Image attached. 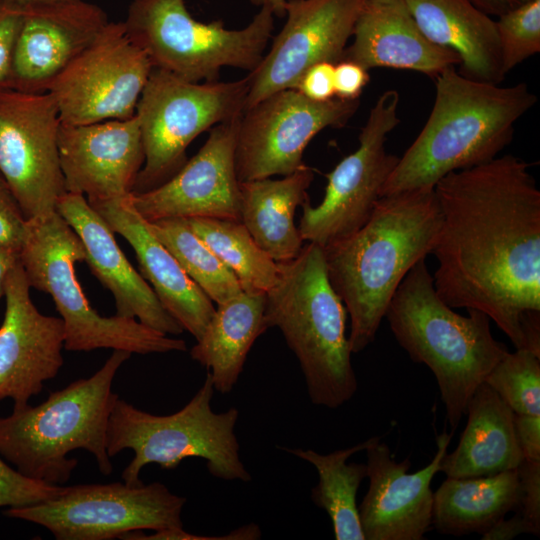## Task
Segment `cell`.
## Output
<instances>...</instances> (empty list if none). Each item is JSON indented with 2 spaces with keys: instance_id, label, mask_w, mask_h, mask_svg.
Returning <instances> with one entry per match:
<instances>
[{
  "instance_id": "cell-1",
  "label": "cell",
  "mask_w": 540,
  "mask_h": 540,
  "mask_svg": "<svg viewBox=\"0 0 540 540\" xmlns=\"http://www.w3.org/2000/svg\"><path fill=\"white\" fill-rule=\"evenodd\" d=\"M434 189L438 295L454 309L484 312L516 349L540 355V191L530 164L497 156Z\"/></svg>"
},
{
  "instance_id": "cell-2",
  "label": "cell",
  "mask_w": 540,
  "mask_h": 540,
  "mask_svg": "<svg viewBox=\"0 0 540 540\" xmlns=\"http://www.w3.org/2000/svg\"><path fill=\"white\" fill-rule=\"evenodd\" d=\"M442 213L434 187L382 196L367 222L323 248L329 281L350 316L352 354L375 339L400 283L437 242Z\"/></svg>"
},
{
  "instance_id": "cell-3",
  "label": "cell",
  "mask_w": 540,
  "mask_h": 540,
  "mask_svg": "<svg viewBox=\"0 0 540 540\" xmlns=\"http://www.w3.org/2000/svg\"><path fill=\"white\" fill-rule=\"evenodd\" d=\"M429 117L384 183L381 197L434 187L447 174L499 156L515 125L536 103L526 83L511 86L478 81L455 66L435 78Z\"/></svg>"
},
{
  "instance_id": "cell-4",
  "label": "cell",
  "mask_w": 540,
  "mask_h": 540,
  "mask_svg": "<svg viewBox=\"0 0 540 540\" xmlns=\"http://www.w3.org/2000/svg\"><path fill=\"white\" fill-rule=\"evenodd\" d=\"M438 295L425 259L404 277L385 318L398 344L434 374L452 431L507 347L491 332V319L477 309L463 316Z\"/></svg>"
},
{
  "instance_id": "cell-5",
  "label": "cell",
  "mask_w": 540,
  "mask_h": 540,
  "mask_svg": "<svg viewBox=\"0 0 540 540\" xmlns=\"http://www.w3.org/2000/svg\"><path fill=\"white\" fill-rule=\"evenodd\" d=\"M266 293L265 320L296 356L310 401L337 409L358 387L346 335V308L327 274L323 248L308 242L292 260L278 262Z\"/></svg>"
},
{
  "instance_id": "cell-6",
  "label": "cell",
  "mask_w": 540,
  "mask_h": 540,
  "mask_svg": "<svg viewBox=\"0 0 540 540\" xmlns=\"http://www.w3.org/2000/svg\"><path fill=\"white\" fill-rule=\"evenodd\" d=\"M130 356L128 351L114 350L90 377L51 392L37 406L13 408L11 415L0 417V455L23 475L48 484L69 480L78 461L67 456L76 449L93 454L100 472L111 474L106 432L119 398L112 382Z\"/></svg>"
},
{
  "instance_id": "cell-7",
  "label": "cell",
  "mask_w": 540,
  "mask_h": 540,
  "mask_svg": "<svg viewBox=\"0 0 540 540\" xmlns=\"http://www.w3.org/2000/svg\"><path fill=\"white\" fill-rule=\"evenodd\" d=\"M215 389L210 373L190 401L170 415H154L117 399L112 408L106 451L113 457L131 449L134 457L122 472L125 484H143L140 473L148 464L174 469L186 458H202L209 473L221 480L249 482L235 434L239 411L216 413L211 408Z\"/></svg>"
},
{
  "instance_id": "cell-8",
  "label": "cell",
  "mask_w": 540,
  "mask_h": 540,
  "mask_svg": "<svg viewBox=\"0 0 540 540\" xmlns=\"http://www.w3.org/2000/svg\"><path fill=\"white\" fill-rule=\"evenodd\" d=\"M19 259L30 287L53 298L64 324L66 350L111 348L131 354L187 350L182 339L133 318L104 317L92 308L75 275V264L86 259L84 246L57 211L28 220Z\"/></svg>"
},
{
  "instance_id": "cell-9",
  "label": "cell",
  "mask_w": 540,
  "mask_h": 540,
  "mask_svg": "<svg viewBox=\"0 0 540 540\" xmlns=\"http://www.w3.org/2000/svg\"><path fill=\"white\" fill-rule=\"evenodd\" d=\"M186 0H133L124 21L153 67L190 82H215L220 70H254L272 36L274 15L267 8L242 29H227L222 20L193 18Z\"/></svg>"
},
{
  "instance_id": "cell-10",
  "label": "cell",
  "mask_w": 540,
  "mask_h": 540,
  "mask_svg": "<svg viewBox=\"0 0 540 540\" xmlns=\"http://www.w3.org/2000/svg\"><path fill=\"white\" fill-rule=\"evenodd\" d=\"M248 90L247 76L200 83L153 68L136 106L145 160L132 194L174 176L188 160L186 149L197 136L242 114Z\"/></svg>"
},
{
  "instance_id": "cell-11",
  "label": "cell",
  "mask_w": 540,
  "mask_h": 540,
  "mask_svg": "<svg viewBox=\"0 0 540 540\" xmlns=\"http://www.w3.org/2000/svg\"><path fill=\"white\" fill-rule=\"evenodd\" d=\"M185 503L160 482H114L68 486L54 498L4 514L43 526L58 540H110L144 529L183 528Z\"/></svg>"
},
{
  "instance_id": "cell-12",
  "label": "cell",
  "mask_w": 540,
  "mask_h": 540,
  "mask_svg": "<svg viewBox=\"0 0 540 540\" xmlns=\"http://www.w3.org/2000/svg\"><path fill=\"white\" fill-rule=\"evenodd\" d=\"M399 101L395 89L378 97L361 129L357 149L326 175L322 201L312 206L308 200L301 206L298 230L303 241L324 248L356 232L370 218L399 160L385 146L389 133L400 123Z\"/></svg>"
},
{
  "instance_id": "cell-13",
  "label": "cell",
  "mask_w": 540,
  "mask_h": 540,
  "mask_svg": "<svg viewBox=\"0 0 540 540\" xmlns=\"http://www.w3.org/2000/svg\"><path fill=\"white\" fill-rule=\"evenodd\" d=\"M124 22H108L49 86L62 124L80 125L133 117L153 70Z\"/></svg>"
},
{
  "instance_id": "cell-14",
  "label": "cell",
  "mask_w": 540,
  "mask_h": 540,
  "mask_svg": "<svg viewBox=\"0 0 540 540\" xmlns=\"http://www.w3.org/2000/svg\"><path fill=\"white\" fill-rule=\"evenodd\" d=\"M359 99L307 98L297 89L265 97L240 116L235 146L239 182L289 175L304 165L309 142L327 127H342L356 113Z\"/></svg>"
},
{
  "instance_id": "cell-15",
  "label": "cell",
  "mask_w": 540,
  "mask_h": 540,
  "mask_svg": "<svg viewBox=\"0 0 540 540\" xmlns=\"http://www.w3.org/2000/svg\"><path fill=\"white\" fill-rule=\"evenodd\" d=\"M60 125L48 92L0 90V174L28 220L54 213L66 192L58 150Z\"/></svg>"
},
{
  "instance_id": "cell-16",
  "label": "cell",
  "mask_w": 540,
  "mask_h": 540,
  "mask_svg": "<svg viewBox=\"0 0 540 540\" xmlns=\"http://www.w3.org/2000/svg\"><path fill=\"white\" fill-rule=\"evenodd\" d=\"M364 0H287L286 22L267 54L249 72L244 110L283 89L296 88L319 62L343 59Z\"/></svg>"
},
{
  "instance_id": "cell-17",
  "label": "cell",
  "mask_w": 540,
  "mask_h": 540,
  "mask_svg": "<svg viewBox=\"0 0 540 540\" xmlns=\"http://www.w3.org/2000/svg\"><path fill=\"white\" fill-rule=\"evenodd\" d=\"M240 116L212 127L199 151L169 180L132 194L133 206L146 221L196 217L241 221L235 168Z\"/></svg>"
},
{
  "instance_id": "cell-18",
  "label": "cell",
  "mask_w": 540,
  "mask_h": 540,
  "mask_svg": "<svg viewBox=\"0 0 540 540\" xmlns=\"http://www.w3.org/2000/svg\"><path fill=\"white\" fill-rule=\"evenodd\" d=\"M452 435H438L432 461L414 473H409V458L397 462L380 437L369 438L364 450L369 488L358 506L365 540L424 539L432 526L431 482L439 472Z\"/></svg>"
},
{
  "instance_id": "cell-19",
  "label": "cell",
  "mask_w": 540,
  "mask_h": 540,
  "mask_svg": "<svg viewBox=\"0 0 540 540\" xmlns=\"http://www.w3.org/2000/svg\"><path fill=\"white\" fill-rule=\"evenodd\" d=\"M30 288L19 260L5 280L6 309L0 326V400L11 398L14 408L26 406L63 365V321L40 313Z\"/></svg>"
},
{
  "instance_id": "cell-20",
  "label": "cell",
  "mask_w": 540,
  "mask_h": 540,
  "mask_svg": "<svg viewBox=\"0 0 540 540\" xmlns=\"http://www.w3.org/2000/svg\"><path fill=\"white\" fill-rule=\"evenodd\" d=\"M58 150L66 192L86 196L89 204L130 196L145 160L135 115L80 125L61 123Z\"/></svg>"
},
{
  "instance_id": "cell-21",
  "label": "cell",
  "mask_w": 540,
  "mask_h": 540,
  "mask_svg": "<svg viewBox=\"0 0 540 540\" xmlns=\"http://www.w3.org/2000/svg\"><path fill=\"white\" fill-rule=\"evenodd\" d=\"M21 11L9 88L24 92H47L109 22L102 8L83 0Z\"/></svg>"
},
{
  "instance_id": "cell-22",
  "label": "cell",
  "mask_w": 540,
  "mask_h": 540,
  "mask_svg": "<svg viewBox=\"0 0 540 540\" xmlns=\"http://www.w3.org/2000/svg\"><path fill=\"white\" fill-rule=\"evenodd\" d=\"M56 211L80 238L85 261L93 275L113 295L115 315L138 318L145 326L166 335H179L184 331L127 260L114 232L85 196L65 192L57 202Z\"/></svg>"
},
{
  "instance_id": "cell-23",
  "label": "cell",
  "mask_w": 540,
  "mask_h": 540,
  "mask_svg": "<svg viewBox=\"0 0 540 540\" xmlns=\"http://www.w3.org/2000/svg\"><path fill=\"white\" fill-rule=\"evenodd\" d=\"M132 194L122 199L90 204L114 233L134 249L139 270L164 309L196 340L203 334L215 308L211 299L185 273L135 209Z\"/></svg>"
},
{
  "instance_id": "cell-24",
  "label": "cell",
  "mask_w": 540,
  "mask_h": 540,
  "mask_svg": "<svg viewBox=\"0 0 540 540\" xmlns=\"http://www.w3.org/2000/svg\"><path fill=\"white\" fill-rule=\"evenodd\" d=\"M354 40L343 59L366 70H411L435 78L460 65V56L431 42L420 30L404 0H364L357 17Z\"/></svg>"
},
{
  "instance_id": "cell-25",
  "label": "cell",
  "mask_w": 540,
  "mask_h": 540,
  "mask_svg": "<svg viewBox=\"0 0 540 540\" xmlns=\"http://www.w3.org/2000/svg\"><path fill=\"white\" fill-rule=\"evenodd\" d=\"M422 33L456 52L459 73L500 84L506 74L496 21L469 0H404Z\"/></svg>"
},
{
  "instance_id": "cell-26",
  "label": "cell",
  "mask_w": 540,
  "mask_h": 540,
  "mask_svg": "<svg viewBox=\"0 0 540 540\" xmlns=\"http://www.w3.org/2000/svg\"><path fill=\"white\" fill-rule=\"evenodd\" d=\"M514 414L483 382L468 402V420L458 446L445 453L439 472L451 478H467L516 470L523 455L516 437Z\"/></svg>"
},
{
  "instance_id": "cell-27",
  "label": "cell",
  "mask_w": 540,
  "mask_h": 540,
  "mask_svg": "<svg viewBox=\"0 0 540 540\" xmlns=\"http://www.w3.org/2000/svg\"><path fill=\"white\" fill-rule=\"evenodd\" d=\"M313 179V170L304 164L281 179L239 182L241 222L276 262L294 259L303 247L294 217L297 207L309 200Z\"/></svg>"
},
{
  "instance_id": "cell-28",
  "label": "cell",
  "mask_w": 540,
  "mask_h": 540,
  "mask_svg": "<svg viewBox=\"0 0 540 540\" xmlns=\"http://www.w3.org/2000/svg\"><path fill=\"white\" fill-rule=\"evenodd\" d=\"M266 294H241L217 305L191 358L210 373L215 391L230 393L243 371L256 339L268 328Z\"/></svg>"
},
{
  "instance_id": "cell-29",
  "label": "cell",
  "mask_w": 540,
  "mask_h": 540,
  "mask_svg": "<svg viewBox=\"0 0 540 540\" xmlns=\"http://www.w3.org/2000/svg\"><path fill=\"white\" fill-rule=\"evenodd\" d=\"M519 502L517 469L487 476L447 477L433 492L432 526L445 535L482 536L508 512L517 510Z\"/></svg>"
},
{
  "instance_id": "cell-30",
  "label": "cell",
  "mask_w": 540,
  "mask_h": 540,
  "mask_svg": "<svg viewBox=\"0 0 540 540\" xmlns=\"http://www.w3.org/2000/svg\"><path fill=\"white\" fill-rule=\"evenodd\" d=\"M368 444L369 439L328 454L312 449L279 447L316 469L318 483L311 489L310 497L328 514L337 540H365L356 496L360 484L367 477V467L366 464L347 461L353 454L364 451Z\"/></svg>"
},
{
  "instance_id": "cell-31",
  "label": "cell",
  "mask_w": 540,
  "mask_h": 540,
  "mask_svg": "<svg viewBox=\"0 0 540 540\" xmlns=\"http://www.w3.org/2000/svg\"><path fill=\"white\" fill-rule=\"evenodd\" d=\"M192 230L236 276L249 294H266L278 279V262L253 239L239 220L186 218Z\"/></svg>"
},
{
  "instance_id": "cell-32",
  "label": "cell",
  "mask_w": 540,
  "mask_h": 540,
  "mask_svg": "<svg viewBox=\"0 0 540 540\" xmlns=\"http://www.w3.org/2000/svg\"><path fill=\"white\" fill-rule=\"evenodd\" d=\"M148 223L155 236L212 302L218 305L243 292L236 276L192 230L186 218H164Z\"/></svg>"
},
{
  "instance_id": "cell-33",
  "label": "cell",
  "mask_w": 540,
  "mask_h": 540,
  "mask_svg": "<svg viewBox=\"0 0 540 540\" xmlns=\"http://www.w3.org/2000/svg\"><path fill=\"white\" fill-rule=\"evenodd\" d=\"M484 382L514 413L540 415V356L534 352L508 351Z\"/></svg>"
},
{
  "instance_id": "cell-34",
  "label": "cell",
  "mask_w": 540,
  "mask_h": 540,
  "mask_svg": "<svg viewBox=\"0 0 540 540\" xmlns=\"http://www.w3.org/2000/svg\"><path fill=\"white\" fill-rule=\"evenodd\" d=\"M505 74L540 52V0H531L497 17Z\"/></svg>"
},
{
  "instance_id": "cell-35",
  "label": "cell",
  "mask_w": 540,
  "mask_h": 540,
  "mask_svg": "<svg viewBox=\"0 0 540 540\" xmlns=\"http://www.w3.org/2000/svg\"><path fill=\"white\" fill-rule=\"evenodd\" d=\"M65 486L48 484L27 477L0 458V507H23L58 496Z\"/></svg>"
},
{
  "instance_id": "cell-36",
  "label": "cell",
  "mask_w": 540,
  "mask_h": 540,
  "mask_svg": "<svg viewBox=\"0 0 540 540\" xmlns=\"http://www.w3.org/2000/svg\"><path fill=\"white\" fill-rule=\"evenodd\" d=\"M28 219L0 174V246L20 249L27 234Z\"/></svg>"
},
{
  "instance_id": "cell-37",
  "label": "cell",
  "mask_w": 540,
  "mask_h": 540,
  "mask_svg": "<svg viewBox=\"0 0 540 540\" xmlns=\"http://www.w3.org/2000/svg\"><path fill=\"white\" fill-rule=\"evenodd\" d=\"M517 473L520 485L517 513L540 531V461L523 459Z\"/></svg>"
},
{
  "instance_id": "cell-38",
  "label": "cell",
  "mask_w": 540,
  "mask_h": 540,
  "mask_svg": "<svg viewBox=\"0 0 540 540\" xmlns=\"http://www.w3.org/2000/svg\"><path fill=\"white\" fill-rule=\"evenodd\" d=\"M22 11L2 3L0 6V90L10 85L12 63Z\"/></svg>"
},
{
  "instance_id": "cell-39",
  "label": "cell",
  "mask_w": 540,
  "mask_h": 540,
  "mask_svg": "<svg viewBox=\"0 0 540 540\" xmlns=\"http://www.w3.org/2000/svg\"><path fill=\"white\" fill-rule=\"evenodd\" d=\"M334 63L319 62L309 67L299 79L297 89L311 100L327 101L335 97Z\"/></svg>"
},
{
  "instance_id": "cell-40",
  "label": "cell",
  "mask_w": 540,
  "mask_h": 540,
  "mask_svg": "<svg viewBox=\"0 0 540 540\" xmlns=\"http://www.w3.org/2000/svg\"><path fill=\"white\" fill-rule=\"evenodd\" d=\"M368 82V70L358 63L350 60H341L335 64V97L346 100L359 99Z\"/></svg>"
},
{
  "instance_id": "cell-41",
  "label": "cell",
  "mask_w": 540,
  "mask_h": 540,
  "mask_svg": "<svg viewBox=\"0 0 540 540\" xmlns=\"http://www.w3.org/2000/svg\"><path fill=\"white\" fill-rule=\"evenodd\" d=\"M514 425L523 459L540 461V415L515 413Z\"/></svg>"
},
{
  "instance_id": "cell-42",
  "label": "cell",
  "mask_w": 540,
  "mask_h": 540,
  "mask_svg": "<svg viewBox=\"0 0 540 540\" xmlns=\"http://www.w3.org/2000/svg\"><path fill=\"white\" fill-rule=\"evenodd\" d=\"M521 534L540 535V531L527 522L519 513L510 519H500L482 535V540H510Z\"/></svg>"
},
{
  "instance_id": "cell-43",
  "label": "cell",
  "mask_w": 540,
  "mask_h": 540,
  "mask_svg": "<svg viewBox=\"0 0 540 540\" xmlns=\"http://www.w3.org/2000/svg\"><path fill=\"white\" fill-rule=\"evenodd\" d=\"M479 10L489 16H500L531 0H469Z\"/></svg>"
},
{
  "instance_id": "cell-44",
  "label": "cell",
  "mask_w": 540,
  "mask_h": 540,
  "mask_svg": "<svg viewBox=\"0 0 540 540\" xmlns=\"http://www.w3.org/2000/svg\"><path fill=\"white\" fill-rule=\"evenodd\" d=\"M20 249L0 246V298L4 295V284L8 273L19 262Z\"/></svg>"
},
{
  "instance_id": "cell-45",
  "label": "cell",
  "mask_w": 540,
  "mask_h": 540,
  "mask_svg": "<svg viewBox=\"0 0 540 540\" xmlns=\"http://www.w3.org/2000/svg\"><path fill=\"white\" fill-rule=\"evenodd\" d=\"M74 1L78 0H3L4 3L14 6L20 10L38 6L70 3Z\"/></svg>"
},
{
  "instance_id": "cell-46",
  "label": "cell",
  "mask_w": 540,
  "mask_h": 540,
  "mask_svg": "<svg viewBox=\"0 0 540 540\" xmlns=\"http://www.w3.org/2000/svg\"><path fill=\"white\" fill-rule=\"evenodd\" d=\"M250 2L255 6H259L260 8L264 7L269 9L274 16H285V6L287 0H250Z\"/></svg>"
},
{
  "instance_id": "cell-47",
  "label": "cell",
  "mask_w": 540,
  "mask_h": 540,
  "mask_svg": "<svg viewBox=\"0 0 540 540\" xmlns=\"http://www.w3.org/2000/svg\"><path fill=\"white\" fill-rule=\"evenodd\" d=\"M2 3H3V0H0V6L2 5Z\"/></svg>"
}]
</instances>
